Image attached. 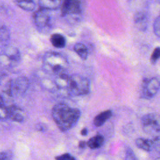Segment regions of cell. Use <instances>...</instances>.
<instances>
[{
  "instance_id": "obj_1",
  "label": "cell",
  "mask_w": 160,
  "mask_h": 160,
  "mask_svg": "<svg viewBox=\"0 0 160 160\" xmlns=\"http://www.w3.org/2000/svg\"><path fill=\"white\" fill-rule=\"evenodd\" d=\"M52 117L58 128L62 132L68 131L73 128L81 116V111L68 104L59 102L52 109Z\"/></svg>"
},
{
  "instance_id": "obj_2",
  "label": "cell",
  "mask_w": 160,
  "mask_h": 160,
  "mask_svg": "<svg viewBox=\"0 0 160 160\" xmlns=\"http://www.w3.org/2000/svg\"><path fill=\"white\" fill-rule=\"evenodd\" d=\"M44 66L46 70L58 76L66 73L68 61L61 54L56 52H49L44 56Z\"/></svg>"
},
{
  "instance_id": "obj_3",
  "label": "cell",
  "mask_w": 160,
  "mask_h": 160,
  "mask_svg": "<svg viewBox=\"0 0 160 160\" xmlns=\"http://www.w3.org/2000/svg\"><path fill=\"white\" fill-rule=\"evenodd\" d=\"M90 91L89 80L79 74H72L69 76V86L68 92L72 96H79L86 95Z\"/></svg>"
},
{
  "instance_id": "obj_4",
  "label": "cell",
  "mask_w": 160,
  "mask_h": 160,
  "mask_svg": "<svg viewBox=\"0 0 160 160\" xmlns=\"http://www.w3.org/2000/svg\"><path fill=\"white\" fill-rule=\"evenodd\" d=\"M159 89L160 78L159 77L144 78L141 83L140 96L142 99H151L158 94Z\"/></svg>"
},
{
  "instance_id": "obj_5",
  "label": "cell",
  "mask_w": 160,
  "mask_h": 160,
  "mask_svg": "<svg viewBox=\"0 0 160 160\" xmlns=\"http://www.w3.org/2000/svg\"><path fill=\"white\" fill-rule=\"evenodd\" d=\"M141 124L146 133H160V114L151 112L144 115Z\"/></svg>"
},
{
  "instance_id": "obj_6",
  "label": "cell",
  "mask_w": 160,
  "mask_h": 160,
  "mask_svg": "<svg viewBox=\"0 0 160 160\" xmlns=\"http://www.w3.org/2000/svg\"><path fill=\"white\" fill-rule=\"evenodd\" d=\"M33 20L35 26L40 31H46L50 28L51 17L50 11L40 8L33 15Z\"/></svg>"
},
{
  "instance_id": "obj_7",
  "label": "cell",
  "mask_w": 160,
  "mask_h": 160,
  "mask_svg": "<svg viewBox=\"0 0 160 160\" xmlns=\"http://www.w3.org/2000/svg\"><path fill=\"white\" fill-rule=\"evenodd\" d=\"M81 12V6L79 0H63L61 12L62 16L78 14Z\"/></svg>"
},
{
  "instance_id": "obj_8",
  "label": "cell",
  "mask_w": 160,
  "mask_h": 160,
  "mask_svg": "<svg viewBox=\"0 0 160 160\" xmlns=\"http://www.w3.org/2000/svg\"><path fill=\"white\" fill-rule=\"evenodd\" d=\"M8 118L13 121L21 122L25 119V112L15 105L8 106Z\"/></svg>"
},
{
  "instance_id": "obj_9",
  "label": "cell",
  "mask_w": 160,
  "mask_h": 160,
  "mask_svg": "<svg viewBox=\"0 0 160 160\" xmlns=\"http://www.w3.org/2000/svg\"><path fill=\"white\" fill-rule=\"evenodd\" d=\"M29 86V81L25 77H19L12 81V94H21L24 92Z\"/></svg>"
},
{
  "instance_id": "obj_10",
  "label": "cell",
  "mask_w": 160,
  "mask_h": 160,
  "mask_svg": "<svg viewBox=\"0 0 160 160\" xmlns=\"http://www.w3.org/2000/svg\"><path fill=\"white\" fill-rule=\"evenodd\" d=\"M134 22L136 28L141 31L146 29L148 26V18L147 14L142 11L138 12L134 17Z\"/></svg>"
},
{
  "instance_id": "obj_11",
  "label": "cell",
  "mask_w": 160,
  "mask_h": 160,
  "mask_svg": "<svg viewBox=\"0 0 160 160\" xmlns=\"http://www.w3.org/2000/svg\"><path fill=\"white\" fill-rule=\"evenodd\" d=\"M61 0H38V4L40 8L54 11L58 9L62 5Z\"/></svg>"
},
{
  "instance_id": "obj_12",
  "label": "cell",
  "mask_w": 160,
  "mask_h": 160,
  "mask_svg": "<svg viewBox=\"0 0 160 160\" xmlns=\"http://www.w3.org/2000/svg\"><path fill=\"white\" fill-rule=\"evenodd\" d=\"M135 144L138 148L145 151H151L154 148V141L150 139H145L142 138H137L135 141Z\"/></svg>"
},
{
  "instance_id": "obj_13",
  "label": "cell",
  "mask_w": 160,
  "mask_h": 160,
  "mask_svg": "<svg viewBox=\"0 0 160 160\" xmlns=\"http://www.w3.org/2000/svg\"><path fill=\"white\" fill-rule=\"evenodd\" d=\"M112 112L109 109L100 112L94 118V125L96 127H100L102 126L112 116Z\"/></svg>"
},
{
  "instance_id": "obj_14",
  "label": "cell",
  "mask_w": 160,
  "mask_h": 160,
  "mask_svg": "<svg viewBox=\"0 0 160 160\" xmlns=\"http://www.w3.org/2000/svg\"><path fill=\"white\" fill-rule=\"evenodd\" d=\"M4 58L9 61L16 62L20 59V53L18 50L14 47H8L4 51Z\"/></svg>"
},
{
  "instance_id": "obj_15",
  "label": "cell",
  "mask_w": 160,
  "mask_h": 160,
  "mask_svg": "<svg viewBox=\"0 0 160 160\" xmlns=\"http://www.w3.org/2000/svg\"><path fill=\"white\" fill-rule=\"evenodd\" d=\"M50 41L52 45L56 48H63L66 46V38L61 34L55 33L51 36Z\"/></svg>"
},
{
  "instance_id": "obj_16",
  "label": "cell",
  "mask_w": 160,
  "mask_h": 160,
  "mask_svg": "<svg viewBox=\"0 0 160 160\" xmlns=\"http://www.w3.org/2000/svg\"><path fill=\"white\" fill-rule=\"evenodd\" d=\"M104 136L100 134H98L88 140L87 142V146L91 149H94L100 148L104 144Z\"/></svg>"
},
{
  "instance_id": "obj_17",
  "label": "cell",
  "mask_w": 160,
  "mask_h": 160,
  "mask_svg": "<svg viewBox=\"0 0 160 160\" xmlns=\"http://www.w3.org/2000/svg\"><path fill=\"white\" fill-rule=\"evenodd\" d=\"M69 80V76L66 73H63L56 76L55 79V84L59 89H66L68 90Z\"/></svg>"
},
{
  "instance_id": "obj_18",
  "label": "cell",
  "mask_w": 160,
  "mask_h": 160,
  "mask_svg": "<svg viewBox=\"0 0 160 160\" xmlns=\"http://www.w3.org/2000/svg\"><path fill=\"white\" fill-rule=\"evenodd\" d=\"M74 51L82 59L86 60L88 56V49L82 43H76L74 46Z\"/></svg>"
},
{
  "instance_id": "obj_19",
  "label": "cell",
  "mask_w": 160,
  "mask_h": 160,
  "mask_svg": "<svg viewBox=\"0 0 160 160\" xmlns=\"http://www.w3.org/2000/svg\"><path fill=\"white\" fill-rule=\"evenodd\" d=\"M16 4L24 11H31L35 8V2L33 0H14Z\"/></svg>"
},
{
  "instance_id": "obj_20",
  "label": "cell",
  "mask_w": 160,
  "mask_h": 160,
  "mask_svg": "<svg viewBox=\"0 0 160 160\" xmlns=\"http://www.w3.org/2000/svg\"><path fill=\"white\" fill-rule=\"evenodd\" d=\"M9 39V32L6 27L2 26L1 28V42L7 41Z\"/></svg>"
},
{
  "instance_id": "obj_21",
  "label": "cell",
  "mask_w": 160,
  "mask_h": 160,
  "mask_svg": "<svg viewBox=\"0 0 160 160\" xmlns=\"http://www.w3.org/2000/svg\"><path fill=\"white\" fill-rule=\"evenodd\" d=\"M160 58V48L158 47L153 51L151 56V62L152 64H155Z\"/></svg>"
},
{
  "instance_id": "obj_22",
  "label": "cell",
  "mask_w": 160,
  "mask_h": 160,
  "mask_svg": "<svg viewBox=\"0 0 160 160\" xmlns=\"http://www.w3.org/2000/svg\"><path fill=\"white\" fill-rule=\"evenodd\" d=\"M153 29L155 34L160 38V15L158 16L154 20L153 24Z\"/></svg>"
},
{
  "instance_id": "obj_23",
  "label": "cell",
  "mask_w": 160,
  "mask_h": 160,
  "mask_svg": "<svg viewBox=\"0 0 160 160\" xmlns=\"http://www.w3.org/2000/svg\"><path fill=\"white\" fill-rule=\"evenodd\" d=\"M124 160H138V159L137 158L133 151L131 148H128L126 149Z\"/></svg>"
},
{
  "instance_id": "obj_24",
  "label": "cell",
  "mask_w": 160,
  "mask_h": 160,
  "mask_svg": "<svg viewBox=\"0 0 160 160\" xmlns=\"http://www.w3.org/2000/svg\"><path fill=\"white\" fill-rule=\"evenodd\" d=\"M12 154L10 151H2L1 152L0 160H12Z\"/></svg>"
},
{
  "instance_id": "obj_25",
  "label": "cell",
  "mask_w": 160,
  "mask_h": 160,
  "mask_svg": "<svg viewBox=\"0 0 160 160\" xmlns=\"http://www.w3.org/2000/svg\"><path fill=\"white\" fill-rule=\"evenodd\" d=\"M56 160H76V158L69 153H65L55 157Z\"/></svg>"
},
{
  "instance_id": "obj_26",
  "label": "cell",
  "mask_w": 160,
  "mask_h": 160,
  "mask_svg": "<svg viewBox=\"0 0 160 160\" xmlns=\"http://www.w3.org/2000/svg\"><path fill=\"white\" fill-rule=\"evenodd\" d=\"M87 146V142L81 141L79 142V147L81 148H84Z\"/></svg>"
},
{
  "instance_id": "obj_27",
  "label": "cell",
  "mask_w": 160,
  "mask_h": 160,
  "mask_svg": "<svg viewBox=\"0 0 160 160\" xmlns=\"http://www.w3.org/2000/svg\"><path fill=\"white\" fill-rule=\"evenodd\" d=\"M88 129L84 128H83L81 131V134L82 136H86L88 134Z\"/></svg>"
},
{
  "instance_id": "obj_28",
  "label": "cell",
  "mask_w": 160,
  "mask_h": 160,
  "mask_svg": "<svg viewBox=\"0 0 160 160\" xmlns=\"http://www.w3.org/2000/svg\"><path fill=\"white\" fill-rule=\"evenodd\" d=\"M159 154H160V149H159Z\"/></svg>"
},
{
  "instance_id": "obj_29",
  "label": "cell",
  "mask_w": 160,
  "mask_h": 160,
  "mask_svg": "<svg viewBox=\"0 0 160 160\" xmlns=\"http://www.w3.org/2000/svg\"><path fill=\"white\" fill-rule=\"evenodd\" d=\"M159 3H160V0H159Z\"/></svg>"
}]
</instances>
